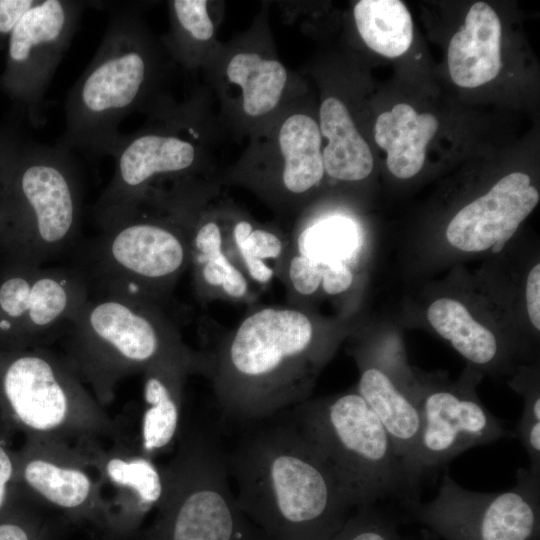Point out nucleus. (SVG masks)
Instances as JSON below:
<instances>
[{"label":"nucleus","instance_id":"473e14b6","mask_svg":"<svg viewBox=\"0 0 540 540\" xmlns=\"http://www.w3.org/2000/svg\"><path fill=\"white\" fill-rule=\"evenodd\" d=\"M38 0H0V51L22 17Z\"/></svg>","mask_w":540,"mask_h":540},{"label":"nucleus","instance_id":"9b49d317","mask_svg":"<svg viewBox=\"0 0 540 540\" xmlns=\"http://www.w3.org/2000/svg\"><path fill=\"white\" fill-rule=\"evenodd\" d=\"M516 479L507 491L484 493L445 474L433 500L405 508L444 540H539L540 476L520 468Z\"/></svg>","mask_w":540,"mask_h":540},{"label":"nucleus","instance_id":"39448f33","mask_svg":"<svg viewBox=\"0 0 540 540\" xmlns=\"http://www.w3.org/2000/svg\"><path fill=\"white\" fill-rule=\"evenodd\" d=\"M82 188L71 150L20 139L0 209V269L40 266L76 245Z\"/></svg>","mask_w":540,"mask_h":540},{"label":"nucleus","instance_id":"aec40b11","mask_svg":"<svg viewBox=\"0 0 540 540\" xmlns=\"http://www.w3.org/2000/svg\"><path fill=\"white\" fill-rule=\"evenodd\" d=\"M501 22L491 6L473 4L465 25L456 32L448 47V68L454 83L475 88L494 79L500 72Z\"/></svg>","mask_w":540,"mask_h":540},{"label":"nucleus","instance_id":"20e7f679","mask_svg":"<svg viewBox=\"0 0 540 540\" xmlns=\"http://www.w3.org/2000/svg\"><path fill=\"white\" fill-rule=\"evenodd\" d=\"M63 353L94 398L104 407L121 380L166 360L197 364L206 358L190 349L154 304L109 297H88L60 336Z\"/></svg>","mask_w":540,"mask_h":540},{"label":"nucleus","instance_id":"6e6552de","mask_svg":"<svg viewBox=\"0 0 540 540\" xmlns=\"http://www.w3.org/2000/svg\"><path fill=\"white\" fill-rule=\"evenodd\" d=\"M161 471L155 517L134 540H266L230 488L226 454L198 423L183 418Z\"/></svg>","mask_w":540,"mask_h":540},{"label":"nucleus","instance_id":"6ab92c4d","mask_svg":"<svg viewBox=\"0 0 540 540\" xmlns=\"http://www.w3.org/2000/svg\"><path fill=\"white\" fill-rule=\"evenodd\" d=\"M200 373L197 364L166 360L143 371V411L138 445L154 460L175 447L183 414V388L188 375Z\"/></svg>","mask_w":540,"mask_h":540},{"label":"nucleus","instance_id":"412c9836","mask_svg":"<svg viewBox=\"0 0 540 540\" xmlns=\"http://www.w3.org/2000/svg\"><path fill=\"white\" fill-rule=\"evenodd\" d=\"M357 393L378 417L412 483L419 488L413 473L421 432V417L416 402L376 364H365Z\"/></svg>","mask_w":540,"mask_h":540},{"label":"nucleus","instance_id":"f257e3e1","mask_svg":"<svg viewBox=\"0 0 540 540\" xmlns=\"http://www.w3.org/2000/svg\"><path fill=\"white\" fill-rule=\"evenodd\" d=\"M237 503L266 540H332L353 507L333 470L293 422L226 454Z\"/></svg>","mask_w":540,"mask_h":540},{"label":"nucleus","instance_id":"423d86ee","mask_svg":"<svg viewBox=\"0 0 540 540\" xmlns=\"http://www.w3.org/2000/svg\"><path fill=\"white\" fill-rule=\"evenodd\" d=\"M0 431L70 445L123 435L62 354L0 350Z\"/></svg>","mask_w":540,"mask_h":540},{"label":"nucleus","instance_id":"9d476101","mask_svg":"<svg viewBox=\"0 0 540 540\" xmlns=\"http://www.w3.org/2000/svg\"><path fill=\"white\" fill-rule=\"evenodd\" d=\"M184 117L172 115L163 125L122 134L111 152L113 176L93 206L100 230L133 215L151 199L193 184L200 149L187 133Z\"/></svg>","mask_w":540,"mask_h":540},{"label":"nucleus","instance_id":"b1692460","mask_svg":"<svg viewBox=\"0 0 540 540\" xmlns=\"http://www.w3.org/2000/svg\"><path fill=\"white\" fill-rule=\"evenodd\" d=\"M319 129L328 143L322 150L325 173L335 180L360 181L373 169V156L359 134L346 106L326 98L319 110Z\"/></svg>","mask_w":540,"mask_h":540},{"label":"nucleus","instance_id":"393cba45","mask_svg":"<svg viewBox=\"0 0 540 540\" xmlns=\"http://www.w3.org/2000/svg\"><path fill=\"white\" fill-rule=\"evenodd\" d=\"M227 81L239 87L241 107L250 118H259L272 112L284 94L288 73L277 59L262 56L255 51L234 54L225 68Z\"/></svg>","mask_w":540,"mask_h":540},{"label":"nucleus","instance_id":"2f4dec72","mask_svg":"<svg viewBox=\"0 0 540 540\" xmlns=\"http://www.w3.org/2000/svg\"><path fill=\"white\" fill-rule=\"evenodd\" d=\"M7 435L0 431V515L14 500L15 450Z\"/></svg>","mask_w":540,"mask_h":540},{"label":"nucleus","instance_id":"4468645a","mask_svg":"<svg viewBox=\"0 0 540 540\" xmlns=\"http://www.w3.org/2000/svg\"><path fill=\"white\" fill-rule=\"evenodd\" d=\"M84 6L75 0H38L9 37L0 89L33 127L44 123L46 91Z\"/></svg>","mask_w":540,"mask_h":540},{"label":"nucleus","instance_id":"1a4fd4ad","mask_svg":"<svg viewBox=\"0 0 540 540\" xmlns=\"http://www.w3.org/2000/svg\"><path fill=\"white\" fill-rule=\"evenodd\" d=\"M294 423L327 461L353 507L395 497L404 506L419 500L378 417L355 392L305 400Z\"/></svg>","mask_w":540,"mask_h":540},{"label":"nucleus","instance_id":"dca6fc26","mask_svg":"<svg viewBox=\"0 0 540 540\" xmlns=\"http://www.w3.org/2000/svg\"><path fill=\"white\" fill-rule=\"evenodd\" d=\"M95 470L101 492L109 489L107 529L101 540H134L163 489L161 468L142 453L138 442L126 435L104 448L98 440L78 445Z\"/></svg>","mask_w":540,"mask_h":540},{"label":"nucleus","instance_id":"2eb2a0df","mask_svg":"<svg viewBox=\"0 0 540 540\" xmlns=\"http://www.w3.org/2000/svg\"><path fill=\"white\" fill-rule=\"evenodd\" d=\"M416 403L421 432L413 473L418 483L424 474L446 466L464 451L512 436L470 387L429 388L418 393Z\"/></svg>","mask_w":540,"mask_h":540},{"label":"nucleus","instance_id":"7ed1b4c3","mask_svg":"<svg viewBox=\"0 0 540 540\" xmlns=\"http://www.w3.org/2000/svg\"><path fill=\"white\" fill-rule=\"evenodd\" d=\"M109 18L91 62L69 90L65 133L70 150L110 156L123 119L143 108L163 71L154 41L135 4H107Z\"/></svg>","mask_w":540,"mask_h":540},{"label":"nucleus","instance_id":"f8f14e48","mask_svg":"<svg viewBox=\"0 0 540 540\" xmlns=\"http://www.w3.org/2000/svg\"><path fill=\"white\" fill-rule=\"evenodd\" d=\"M87 299L86 284L73 267L0 269V350L47 347Z\"/></svg>","mask_w":540,"mask_h":540},{"label":"nucleus","instance_id":"f3484780","mask_svg":"<svg viewBox=\"0 0 540 540\" xmlns=\"http://www.w3.org/2000/svg\"><path fill=\"white\" fill-rule=\"evenodd\" d=\"M172 211L185 226L189 266L194 286L203 299L247 302L257 288L249 279L231 232V218L199 206L198 196L178 200Z\"/></svg>","mask_w":540,"mask_h":540},{"label":"nucleus","instance_id":"bb28decb","mask_svg":"<svg viewBox=\"0 0 540 540\" xmlns=\"http://www.w3.org/2000/svg\"><path fill=\"white\" fill-rule=\"evenodd\" d=\"M427 319L471 363L486 366L497 360L499 346L495 335L478 323L461 302L445 297L437 299L429 306Z\"/></svg>","mask_w":540,"mask_h":540},{"label":"nucleus","instance_id":"cd10ccee","mask_svg":"<svg viewBox=\"0 0 540 540\" xmlns=\"http://www.w3.org/2000/svg\"><path fill=\"white\" fill-rule=\"evenodd\" d=\"M353 15L361 38L376 53L393 58L410 48L413 23L402 1L361 0Z\"/></svg>","mask_w":540,"mask_h":540},{"label":"nucleus","instance_id":"0eeeda50","mask_svg":"<svg viewBox=\"0 0 540 540\" xmlns=\"http://www.w3.org/2000/svg\"><path fill=\"white\" fill-rule=\"evenodd\" d=\"M75 268L88 297H109L162 307L189 266L185 226L172 211L144 206L76 251Z\"/></svg>","mask_w":540,"mask_h":540},{"label":"nucleus","instance_id":"c85d7f7f","mask_svg":"<svg viewBox=\"0 0 540 540\" xmlns=\"http://www.w3.org/2000/svg\"><path fill=\"white\" fill-rule=\"evenodd\" d=\"M231 232L246 273L257 289L278 277L288 238L244 217L231 218Z\"/></svg>","mask_w":540,"mask_h":540},{"label":"nucleus","instance_id":"f704fd0d","mask_svg":"<svg viewBox=\"0 0 540 540\" xmlns=\"http://www.w3.org/2000/svg\"><path fill=\"white\" fill-rule=\"evenodd\" d=\"M21 137L10 127L0 129V209L5 177Z\"/></svg>","mask_w":540,"mask_h":540},{"label":"nucleus","instance_id":"7c9ffc66","mask_svg":"<svg viewBox=\"0 0 540 540\" xmlns=\"http://www.w3.org/2000/svg\"><path fill=\"white\" fill-rule=\"evenodd\" d=\"M332 540H407L396 522L373 505L358 507Z\"/></svg>","mask_w":540,"mask_h":540},{"label":"nucleus","instance_id":"4be33fe9","mask_svg":"<svg viewBox=\"0 0 540 540\" xmlns=\"http://www.w3.org/2000/svg\"><path fill=\"white\" fill-rule=\"evenodd\" d=\"M277 140L282 165L276 185L285 197L296 200L325 174L319 125L307 114L292 113L280 125Z\"/></svg>","mask_w":540,"mask_h":540},{"label":"nucleus","instance_id":"f03ea898","mask_svg":"<svg viewBox=\"0 0 540 540\" xmlns=\"http://www.w3.org/2000/svg\"><path fill=\"white\" fill-rule=\"evenodd\" d=\"M329 347L296 306L251 311L207 356L205 375L228 417L261 420L307 400Z\"/></svg>","mask_w":540,"mask_h":540},{"label":"nucleus","instance_id":"c9c22d12","mask_svg":"<svg viewBox=\"0 0 540 540\" xmlns=\"http://www.w3.org/2000/svg\"><path fill=\"white\" fill-rule=\"evenodd\" d=\"M527 312L531 323L540 330V264H536L528 274L526 283Z\"/></svg>","mask_w":540,"mask_h":540},{"label":"nucleus","instance_id":"c756f323","mask_svg":"<svg viewBox=\"0 0 540 540\" xmlns=\"http://www.w3.org/2000/svg\"><path fill=\"white\" fill-rule=\"evenodd\" d=\"M205 0L169 2L171 33L168 46L184 64H196L203 48L214 37L215 26Z\"/></svg>","mask_w":540,"mask_h":540},{"label":"nucleus","instance_id":"a878e982","mask_svg":"<svg viewBox=\"0 0 540 540\" xmlns=\"http://www.w3.org/2000/svg\"><path fill=\"white\" fill-rule=\"evenodd\" d=\"M360 248V234L351 220L334 216L303 226L288 237L284 257L303 260L321 276L332 266L353 261ZM283 257V258H284ZM322 280V279H321Z\"/></svg>","mask_w":540,"mask_h":540},{"label":"nucleus","instance_id":"ddd939ff","mask_svg":"<svg viewBox=\"0 0 540 540\" xmlns=\"http://www.w3.org/2000/svg\"><path fill=\"white\" fill-rule=\"evenodd\" d=\"M90 468L78 446L47 438L24 439L15 451L13 494L69 525L91 527L101 540L107 529V505Z\"/></svg>","mask_w":540,"mask_h":540},{"label":"nucleus","instance_id":"72a5a7b5","mask_svg":"<svg viewBox=\"0 0 540 540\" xmlns=\"http://www.w3.org/2000/svg\"><path fill=\"white\" fill-rule=\"evenodd\" d=\"M353 280L354 276L350 267L336 265L323 272L321 287L328 295H338L348 290Z\"/></svg>","mask_w":540,"mask_h":540},{"label":"nucleus","instance_id":"5701e85b","mask_svg":"<svg viewBox=\"0 0 540 540\" xmlns=\"http://www.w3.org/2000/svg\"><path fill=\"white\" fill-rule=\"evenodd\" d=\"M438 127L433 115L419 114L405 103L380 114L375 122L374 138L387 151L389 171L401 179L415 176L424 164L427 144Z\"/></svg>","mask_w":540,"mask_h":540},{"label":"nucleus","instance_id":"e433bc0d","mask_svg":"<svg viewBox=\"0 0 540 540\" xmlns=\"http://www.w3.org/2000/svg\"><path fill=\"white\" fill-rule=\"evenodd\" d=\"M64 536H65V535H63V536H57V537L52 538V539H50V540H63V539H64Z\"/></svg>","mask_w":540,"mask_h":540},{"label":"nucleus","instance_id":"a211bd4d","mask_svg":"<svg viewBox=\"0 0 540 540\" xmlns=\"http://www.w3.org/2000/svg\"><path fill=\"white\" fill-rule=\"evenodd\" d=\"M539 202L538 190L521 172L500 179L488 193L463 207L446 230L449 243L465 252H499Z\"/></svg>","mask_w":540,"mask_h":540}]
</instances>
